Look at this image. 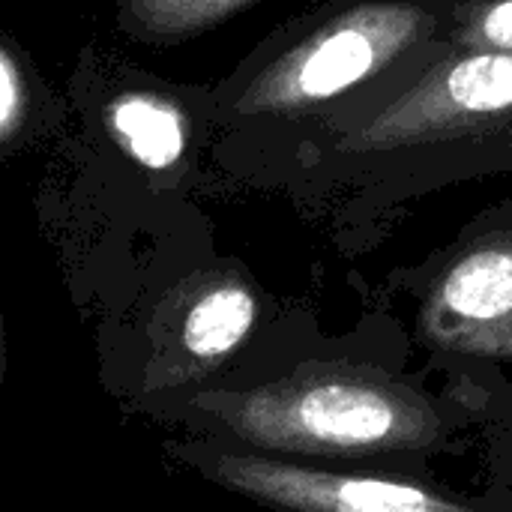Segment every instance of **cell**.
<instances>
[{
    "mask_svg": "<svg viewBox=\"0 0 512 512\" xmlns=\"http://www.w3.org/2000/svg\"><path fill=\"white\" fill-rule=\"evenodd\" d=\"M219 480L231 489L279 507L312 512H438L465 510L453 498H441L414 483L381 477L321 474L249 456L219 459Z\"/></svg>",
    "mask_w": 512,
    "mask_h": 512,
    "instance_id": "cell-4",
    "label": "cell"
},
{
    "mask_svg": "<svg viewBox=\"0 0 512 512\" xmlns=\"http://www.w3.org/2000/svg\"><path fill=\"white\" fill-rule=\"evenodd\" d=\"M501 126H512V51L459 48L351 132L342 150L390 153Z\"/></svg>",
    "mask_w": 512,
    "mask_h": 512,
    "instance_id": "cell-3",
    "label": "cell"
},
{
    "mask_svg": "<svg viewBox=\"0 0 512 512\" xmlns=\"http://www.w3.org/2000/svg\"><path fill=\"white\" fill-rule=\"evenodd\" d=\"M111 129L147 168H168L183 153V120L171 102L150 93H126L111 105Z\"/></svg>",
    "mask_w": 512,
    "mask_h": 512,
    "instance_id": "cell-6",
    "label": "cell"
},
{
    "mask_svg": "<svg viewBox=\"0 0 512 512\" xmlns=\"http://www.w3.org/2000/svg\"><path fill=\"white\" fill-rule=\"evenodd\" d=\"M231 426L252 444L294 453H390L438 441V414L399 381L354 366H303L249 393Z\"/></svg>",
    "mask_w": 512,
    "mask_h": 512,
    "instance_id": "cell-1",
    "label": "cell"
},
{
    "mask_svg": "<svg viewBox=\"0 0 512 512\" xmlns=\"http://www.w3.org/2000/svg\"><path fill=\"white\" fill-rule=\"evenodd\" d=\"M24 105H27V90H24L21 72L9 48H3L0 54V135L6 144L24 123Z\"/></svg>",
    "mask_w": 512,
    "mask_h": 512,
    "instance_id": "cell-10",
    "label": "cell"
},
{
    "mask_svg": "<svg viewBox=\"0 0 512 512\" xmlns=\"http://www.w3.org/2000/svg\"><path fill=\"white\" fill-rule=\"evenodd\" d=\"M429 327L450 348L512 357V240L477 246L444 276Z\"/></svg>",
    "mask_w": 512,
    "mask_h": 512,
    "instance_id": "cell-5",
    "label": "cell"
},
{
    "mask_svg": "<svg viewBox=\"0 0 512 512\" xmlns=\"http://www.w3.org/2000/svg\"><path fill=\"white\" fill-rule=\"evenodd\" d=\"M510 129H512V126H510Z\"/></svg>",
    "mask_w": 512,
    "mask_h": 512,
    "instance_id": "cell-11",
    "label": "cell"
},
{
    "mask_svg": "<svg viewBox=\"0 0 512 512\" xmlns=\"http://www.w3.org/2000/svg\"><path fill=\"white\" fill-rule=\"evenodd\" d=\"M447 39L456 48L512 51V0H462L450 9Z\"/></svg>",
    "mask_w": 512,
    "mask_h": 512,
    "instance_id": "cell-8",
    "label": "cell"
},
{
    "mask_svg": "<svg viewBox=\"0 0 512 512\" xmlns=\"http://www.w3.org/2000/svg\"><path fill=\"white\" fill-rule=\"evenodd\" d=\"M255 321V297L240 282H222L204 291L186 315L183 345L198 360H222L249 333Z\"/></svg>",
    "mask_w": 512,
    "mask_h": 512,
    "instance_id": "cell-7",
    "label": "cell"
},
{
    "mask_svg": "<svg viewBox=\"0 0 512 512\" xmlns=\"http://www.w3.org/2000/svg\"><path fill=\"white\" fill-rule=\"evenodd\" d=\"M432 30L435 12L417 3L387 0L354 6L258 72L234 108L243 114L309 111L372 78L399 54L432 36Z\"/></svg>",
    "mask_w": 512,
    "mask_h": 512,
    "instance_id": "cell-2",
    "label": "cell"
},
{
    "mask_svg": "<svg viewBox=\"0 0 512 512\" xmlns=\"http://www.w3.org/2000/svg\"><path fill=\"white\" fill-rule=\"evenodd\" d=\"M246 0H129V9L150 30H195L243 6Z\"/></svg>",
    "mask_w": 512,
    "mask_h": 512,
    "instance_id": "cell-9",
    "label": "cell"
}]
</instances>
